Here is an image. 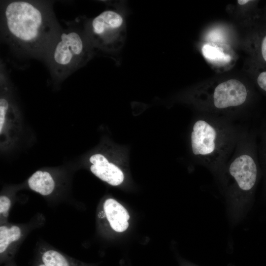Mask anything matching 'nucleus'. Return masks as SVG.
<instances>
[{
	"label": "nucleus",
	"instance_id": "nucleus-19",
	"mask_svg": "<svg viewBox=\"0 0 266 266\" xmlns=\"http://www.w3.org/2000/svg\"><path fill=\"white\" fill-rule=\"evenodd\" d=\"M5 266H15L13 263H11V261L6 263Z\"/></svg>",
	"mask_w": 266,
	"mask_h": 266
},
{
	"label": "nucleus",
	"instance_id": "nucleus-1",
	"mask_svg": "<svg viewBox=\"0 0 266 266\" xmlns=\"http://www.w3.org/2000/svg\"><path fill=\"white\" fill-rule=\"evenodd\" d=\"M61 29L49 1L1 2V38L18 57L44 61Z\"/></svg>",
	"mask_w": 266,
	"mask_h": 266
},
{
	"label": "nucleus",
	"instance_id": "nucleus-15",
	"mask_svg": "<svg viewBox=\"0 0 266 266\" xmlns=\"http://www.w3.org/2000/svg\"><path fill=\"white\" fill-rule=\"evenodd\" d=\"M9 104L6 100L1 98L0 100V133H1L5 118V114Z\"/></svg>",
	"mask_w": 266,
	"mask_h": 266
},
{
	"label": "nucleus",
	"instance_id": "nucleus-6",
	"mask_svg": "<svg viewBox=\"0 0 266 266\" xmlns=\"http://www.w3.org/2000/svg\"><path fill=\"white\" fill-rule=\"evenodd\" d=\"M247 94L242 83L236 79H230L215 87L212 94L213 104L217 109L240 106L245 102Z\"/></svg>",
	"mask_w": 266,
	"mask_h": 266
},
{
	"label": "nucleus",
	"instance_id": "nucleus-14",
	"mask_svg": "<svg viewBox=\"0 0 266 266\" xmlns=\"http://www.w3.org/2000/svg\"><path fill=\"white\" fill-rule=\"evenodd\" d=\"M225 34L220 29L211 30L207 34V38L211 42L222 43L225 40Z\"/></svg>",
	"mask_w": 266,
	"mask_h": 266
},
{
	"label": "nucleus",
	"instance_id": "nucleus-17",
	"mask_svg": "<svg viewBox=\"0 0 266 266\" xmlns=\"http://www.w3.org/2000/svg\"><path fill=\"white\" fill-rule=\"evenodd\" d=\"M250 1L251 0H237V2L240 5H244Z\"/></svg>",
	"mask_w": 266,
	"mask_h": 266
},
{
	"label": "nucleus",
	"instance_id": "nucleus-4",
	"mask_svg": "<svg viewBox=\"0 0 266 266\" xmlns=\"http://www.w3.org/2000/svg\"><path fill=\"white\" fill-rule=\"evenodd\" d=\"M227 133L225 128L212 121H197L191 136L193 154L202 158L206 163L219 161L229 146Z\"/></svg>",
	"mask_w": 266,
	"mask_h": 266
},
{
	"label": "nucleus",
	"instance_id": "nucleus-18",
	"mask_svg": "<svg viewBox=\"0 0 266 266\" xmlns=\"http://www.w3.org/2000/svg\"><path fill=\"white\" fill-rule=\"evenodd\" d=\"M35 266H47L39 261L36 263Z\"/></svg>",
	"mask_w": 266,
	"mask_h": 266
},
{
	"label": "nucleus",
	"instance_id": "nucleus-8",
	"mask_svg": "<svg viewBox=\"0 0 266 266\" xmlns=\"http://www.w3.org/2000/svg\"><path fill=\"white\" fill-rule=\"evenodd\" d=\"M93 164L90 167L91 172L101 180L112 186H117L122 183L124 174L116 166L108 162L101 154H95L89 159Z\"/></svg>",
	"mask_w": 266,
	"mask_h": 266
},
{
	"label": "nucleus",
	"instance_id": "nucleus-11",
	"mask_svg": "<svg viewBox=\"0 0 266 266\" xmlns=\"http://www.w3.org/2000/svg\"><path fill=\"white\" fill-rule=\"evenodd\" d=\"M201 51L204 58L214 64H225L232 59L233 50L223 43H206L202 46Z\"/></svg>",
	"mask_w": 266,
	"mask_h": 266
},
{
	"label": "nucleus",
	"instance_id": "nucleus-9",
	"mask_svg": "<svg viewBox=\"0 0 266 266\" xmlns=\"http://www.w3.org/2000/svg\"><path fill=\"white\" fill-rule=\"evenodd\" d=\"M103 213L111 228L117 232L126 231L130 216L126 209L113 199L106 200L103 204Z\"/></svg>",
	"mask_w": 266,
	"mask_h": 266
},
{
	"label": "nucleus",
	"instance_id": "nucleus-5",
	"mask_svg": "<svg viewBox=\"0 0 266 266\" xmlns=\"http://www.w3.org/2000/svg\"><path fill=\"white\" fill-rule=\"evenodd\" d=\"M228 172L237 188L242 192L250 191L256 183L257 166L248 153L242 152L235 157L230 164Z\"/></svg>",
	"mask_w": 266,
	"mask_h": 266
},
{
	"label": "nucleus",
	"instance_id": "nucleus-7",
	"mask_svg": "<svg viewBox=\"0 0 266 266\" xmlns=\"http://www.w3.org/2000/svg\"><path fill=\"white\" fill-rule=\"evenodd\" d=\"M24 235V230L18 225H1L0 227V263H8L14 257L18 244Z\"/></svg>",
	"mask_w": 266,
	"mask_h": 266
},
{
	"label": "nucleus",
	"instance_id": "nucleus-10",
	"mask_svg": "<svg viewBox=\"0 0 266 266\" xmlns=\"http://www.w3.org/2000/svg\"><path fill=\"white\" fill-rule=\"evenodd\" d=\"M39 261L47 266H88L54 249L44 248L38 253Z\"/></svg>",
	"mask_w": 266,
	"mask_h": 266
},
{
	"label": "nucleus",
	"instance_id": "nucleus-3",
	"mask_svg": "<svg viewBox=\"0 0 266 266\" xmlns=\"http://www.w3.org/2000/svg\"><path fill=\"white\" fill-rule=\"evenodd\" d=\"M86 33L95 50L117 52L123 46L127 35L125 14L119 8L107 9L83 22Z\"/></svg>",
	"mask_w": 266,
	"mask_h": 266
},
{
	"label": "nucleus",
	"instance_id": "nucleus-13",
	"mask_svg": "<svg viewBox=\"0 0 266 266\" xmlns=\"http://www.w3.org/2000/svg\"><path fill=\"white\" fill-rule=\"evenodd\" d=\"M11 202L10 199L6 196L0 197V214L1 218L7 217L11 207Z\"/></svg>",
	"mask_w": 266,
	"mask_h": 266
},
{
	"label": "nucleus",
	"instance_id": "nucleus-12",
	"mask_svg": "<svg viewBox=\"0 0 266 266\" xmlns=\"http://www.w3.org/2000/svg\"><path fill=\"white\" fill-rule=\"evenodd\" d=\"M31 189L42 196L51 194L55 188V182L51 174L46 171L38 170L29 179Z\"/></svg>",
	"mask_w": 266,
	"mask_h": 266
},
{
	"label": "nucleus",
	"instance_id": "nucleus-16",
	"mask_svg": "<svg viewBox=\"0 0 266 266\" xmlns=\"http://www.w3.org/2000/svg\"><path fill=\"white\" fill-rule=\"evenodd\" d=\"M256 81L259 87L266 93V70L259 72Z\"/></svg>",
	"mask_w": 266,
	"mask_h": 266
},
{
	"label": "nucleus",
	"instance_id": "nucleus-2",
	"mask_svg": "<svg viewBox=\"0 0 266 266\" xmlns=\"http://www.w3.org/2000/svg\"><path fill=\"white\" fill-rule=\"evenodd\" d=\"M95 52L83 24H72L61 29L44 61L51 77L61 81L84 66Z\"/></svg>",
	"mask_w": 266,
	"mask_h": 266
}]
</instances>
